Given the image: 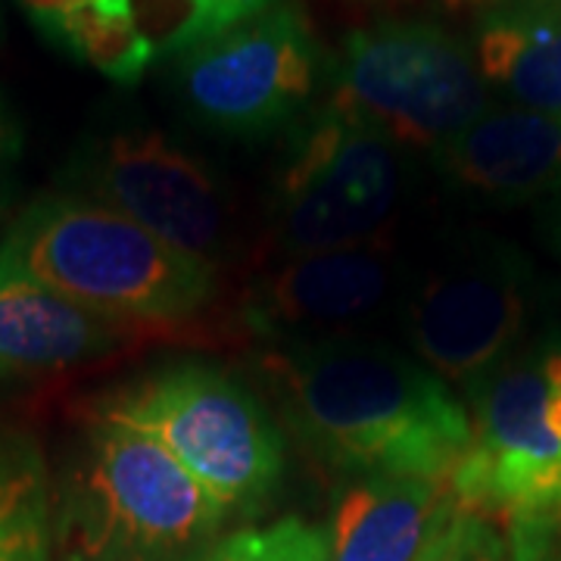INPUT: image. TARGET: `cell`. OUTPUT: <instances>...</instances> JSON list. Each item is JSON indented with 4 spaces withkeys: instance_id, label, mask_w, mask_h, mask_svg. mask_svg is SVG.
Returning a JSON list of instances; mask_svg holds the SVG:
<instances>
[{
    "instance_id": "9c48e42d",
    "label": "cell",
    "mask_w": 561,
    "mask_h": 561,
    "mask_svg": "<svg viewBox=\"0 0 561 561\" xmlns=\"http://www.w3.org/2000/svg\"><path fill=\"white\" fill-rule=\"evenodd\" d=\"M527 316V262L493 243L443 262L421 280L405 306V334L424 368L471 387L518 350Z\"/></svg>"
},
{
    "instance_id": "9a60e30c",
    "label": "cell",
    "mask_w": 561,
    "mask_h": 561,
    "mask_svg": "<svg viewBox=\"0 0 561 561\" xmlns=\"http://www.w3.org/2000/svg\"><path fill=\"white\" fill-rule=\"evenodd\" d=\"M54 502L44 456L20 434H0V561H50Z\"/></svg>"
},
{
    "instance_id": "6da1fadb",
    "label": "cell",
    "mask_w": 561,
    "mask_h": 561,
    "mask_svg": "<svg viewBox=\"0 0 561 561\" xmlns=\"http://www.w3.org/2000/svg\"><path fill=\"white\" fill-rule=\"evenodd\" d=\"M265 371L297 437L341 471L449 481L471 446V415L446 381L383 343L280 346Z\"/></svg>"
},
{
    "instance_id": "603a6c76",
    "label": "cell",
    "mask_w": 561,
    "mask_h": 561,
    "mask_svg": "<svg viewBox=\"0 0 561 561\" xmlns=\"http://www.w3.org/2000/svg\"><path fill=\"white\" fill-rule=\"evenodd\" d=\"M446 10L453 13H465V16H486V13H496L505 7H515V3H527V0H443Z\"/></svg>"
},
{
    "instance_id": "30bf717a",
    "label": "cell",
    "mask_w": 561,
    "mask_h": 561,
    "mask_svg": "<svg viewBox=\"0 0 561 561\" xmlns=\"http://www.w3.org/2000/svg\"><path fill=\"white\" fill-rule=\"evenodd\" d=\"M397 260L381 247L294 256L247 294L243 324L284 346L356 341L397 297Z\"/></svg>"
},
{
    "instance_id": "4fadbf2b",
    "label": "cell",
    "mask_w": 561,
    "mask_h": 561,
    "mask_svg": "<svg viewBox=\"0 0 561 561\" xmlns=\"http://www.w3.org/2000/svg\"><path fill=\"white\" fill-rule=\"evenodd\" d=\"M122 328L0 262V375L98 359L119 346Z\"/></svg>"
},
{
    "instance_id": "e0dca14e",
    "label": "cell",
    "mask_w": 561,
    "mask_h": 561,
    "mask_svg": "<svg viewBox=\"0 0 561 561\" xmlns=\"http://www.w3.org/2000/svg\"><path fill=\"white\" fill-rule=\"evenodd\" d=\"M203 561H331V546L319 527L302 518H280L260 530L228 537Z\"/></svg>"
},
{
    "instance_id": "ffe728a7",
    "label": "cell",
    "mask_w": 561,
    "mask_h": 561,
    "mask_svg": "<svg viewBox=\"0 0 561 561\" xmlns=\"http://www.w3.org/2000/svg\"><path fill=\"white\" fill-rule=\"evenodd\" d=\"M453 561H505V552H502V542L493 534V527L478 515L465 512Z\"/></svg>"
},
{
    "instance_id": "3957f363",
    "label": "cell",
    "mask_w": 561,
    "mask_h": 561,
    "mask_svg": "<svg viewBox=\"0 0 561 561\" xmlns=\"http://www.w3.org/2000/svg\"><path fill=\"white\" fill-rule=\"evenodd\" d=\"M225 515L153 437L94 419L62 481L57 540L62 561H184Z\"/></svg>"
},
{
    "instance_id": "8992f818",
    "label": "cell",
    "mask_w": 561,
    "mask_h": 561,
    "mask_svg": "<svg viewBox=\"0 0 561 561\" xmlns=\"http://www.w3.org/2000/svg\"><path fill=\"white\" fill-rule=\"evenodd\" d=\"M405 187L400 144L324 103L294 135L280 169L272 234L287 260L368 247Z\"/></svg>"
},
{
    "instance_id": "5b68a950",
    "label": "cell",
    "mask_w": 561,
    "mask_h": 561,
    "mask_svg": "<svg viewBox=\"0 0 561 561\" xmlns=\"http://www.w3.org/2000/svg\"><path fill=\"white\" fill-rule=\"evenodd\" d=\"M328 103L402 150L431 153L493 106L474 50L424 20H383L350 32L331 66Z\"/></svg>"
},
{
    "instance_id": "44dd1931",
    "label": "cell",
    "mask_w": 561,
    "mask_h": 561,
    "mask_svg": "<svg viewBox=\"0 0 561 561\" xmlns=\"http://www.w3.org/2000/svg\"><path fill=\"white\" fill-rule=\"evenodd\" d=\"M20 150L22 128L20 122H16V116H13V106H10V101H7L3 91H0V187L7 184L13 165L20 160Z\"/></svg>"
},
{
    "instance_id": "cb8c5ba5",
    "label": "cell",
    "mask_w": 561,
    "mask_h": 561,
    "mask_svg": "<svg viewBox=\"0 0 561 561\" xmlns=\"http://www.w3.org/2000/svg\"><path fill=\"white\" fill-rule=\"evenodd\" d=\"M556 496H561V465L556 468V474H552V500Z\"/></svg>"
},
{
    "instance_id": "2e32d148",
    "label": "cell",
    "mask_w": 561,
    "mask_h": 561,
    "mask_svg": "<svg viewBox=\"0 0 561 561\" xmlns=\"http://www.w3.org/2000/svg\"><path fill=\"white\" fill-rule=\"evenodd\" d=\"M47 32L106 79L122 84H135L157 57L153 41L140 32L135 16H106L94 7L62 16L47 25Z\"/></svg>"
},
{
    "instance_id": "d6986e66",
    "label": "cell",
    "mask_w": 561,
    "mask_h": 561,
    "mask_svg": "<svg viewBox=\"0 0 561 561\" xmlns=\"http://www.w3.org/2000/svg\"><path fill=\"white\" fill-rule=\"evenodd\" d=\"M515 561H561V496L508 515Z\"/></svg>"
},
{
    "instance_id": "ac0fdd59",
    "label": "cell",
    "mask_w": 561,
    "mask_h": 561,
    "mask_svg": "<svg viewBox=\"0 0 561 561\" xmlns=\"http://www.w3.org/2000/svg\"><path fill=\"white\" fill-rule=\"evenodd\" d=\"M184 3H187L184 20L160 44V54L169 57V60L201 47L206 41L219 38V35L238 28L243 22L256 20L280 0H184Z\"/></svg>"
},
{
    "instance_id": "277c9868",
    "label": "cell",
    "mask_w": 561,
    "mask_h": 561,
    "mask_svg": "<svg viewBox=\"0 0 561 561\" xmlns=\"http://www.w3.org/2000/svg\"><path fill=\"white\" fill-rule=\"evenodd\" d=\"M94 419L153 437L231 512L253 508L284 478V437L238 378L206 362H175L119 387Z\"/></svg>"
},
{
    "instance_id": "7402d4cb",
    "label": "cell",
    "mask_w": 561,
    "mask_h": 561,
    "mask_svg": "<svg viewBox=\"0 0 561 561\" xmlns=\"http://www.w3.org/2000/svg\"><path fill=\"white\" fill-rule=\"evenodd\" d=\"M461 518H465V508L456 512L449 522L443 524L440 530L434 534V540L424 546V552L419 556V561H453V552H456V542H459Z\"/></svg>"
},
{
    "instance_id": "ba28073f",
    "label": "cell",
    "mask_w": 561,
    "mask_h": 561,
    "mask_svg": "<svg viewBox=\"0 0 561 561\" xmlns=\"http://www.w3.org/2000/svg\"><path fill=\"white\" fill-rule=\"evenodd\" d=\"M72 194L138 221L153 238L219 268L231 209L221 179L194 150L153 128H128L84 147L72 162Z\"/></svg>"
},
{
    "instance_id": "7a4b0ae2",
    "label": "cell",
    "mask_w": 561,
    "mask_h": 561,
    "mask_svg": "<svg viewBox=\"0 0 561 561\" xmlns=\"http://www.w3.org/2000/svg\"><path fill=\"white\" fill-rule=\"evenodd\" d=\"M0 262L116 321H181L216 294L213 265L81 194L35 201L0 241Z\"/></svg>"
},
{
    "instance_id": "7c38bea8",
    "label": "cell",
    "mask_w": 561,
    "mask_h": 561,
    "mask_svg": "<svg viewBox=\"0 0 561 561\" xmlns=\"http://www.w3.org/2000/svg\"><path fill=\"white\" fill-rule=\"evenodd\" d=\"M461 512L449 481L359 478L331 527V561H419L434 534Z\"/></svg>"
},
{
    "instance_id": "5bb4252c",
    "label": "cell",
    "mask_w": 561,
    "mask_h": 561,
    "mask_svg": "<svg viewBox=\"0 0 561 561\" xmlns=\"http://www.w3.org/2000/svg\"><path fill=\"white\" fill-rule=\"evenodd\" d=\"M474 60L486 88L561 119V0H527L481 16Z\"/></svg>"
},
{
    "instance_id": "52a82bcc",
    "label": "cell",
    "mask_w": 561,
    "mask_h": 561,
    "mask_svg": "<svg viewBox=\"0 0 561 561\" xmlns=\"http://www.w3.org/2000/svg\"><path fill=\"white\" fill-rule=\"evenodd\" d=\"M172 62L187 116L228 138H265L297 122L321 79L319 44L294 3H275Z\"/></svg>"
},
{
    "instance_id": "8fae6325",
    "label": "cell",
    "mask_w": 561,
    "mask_h": 561,
    "mask_svg": "<svg viewBox=\"0 0 561 561\" xmlns=\"http://www.w3.org/2000/svg\"><path fill=\"white\" fill-rule=\"evenodd\" d=\"M440 175L496 203H522L561 187V119L524 106H490L434 150Z\"/></svg>"
}]
</instances>
